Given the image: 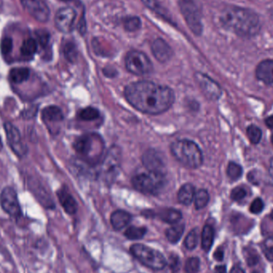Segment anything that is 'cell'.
I'll return each mask as SVG.
<instances>
[{
    "label": "cell",
    "mask_w": 273,
    "mask_h": 273,
    "mask_svg": "<svg viewBox=\"0 0 273 273\" xmlns=\"http://www.w3.org/2000/svg\"><path fill=\"white\" fill-rule=\"evenodd\" d=\"M125 99L132 107L146 115H156L168 111L175 100L171 88L150 81H135L125 86Z\"/></svg>",
    "instance_id": "obj_1"
},
{
    "label": "cell",
    "mask_w": 273,
    "mask_h": 273,
    "mask_svg": "<svg viewBox=\"0 0 273 273\" xmlns=\"http://www.w3.org/2000/svg\"><path fill=\"white\" fill-rule=\"evenodd\" d=\"M224 27L243 37H251L258 33L261 28L259 17L248 9L230 6L221 16Z\"/></svg>",
    "instance_id": "obj_2"
},
{
    "label": "cell",
    "mask_w": 273,
    "mask_h": 273,
    "mask_svg": "<svg viewBox=\"0 0 273 273\" xmlns=\"http://www.w3.org/2000/svg\"><path fill=\"white\" fill-rule=\"evenodd\" d=\"M74 148L82 161L92 165H98L103 158L105 144L100 135L89 133L76 138Z\"/></svg>",
    "instance_id": "obj_3"
},
{
    "label": "cell",
    "mask_w": 273,
    "mask_h": 273,
    "mask_svg": "<svg viewBox=\"0 0 273 273\" xmlns=\"http://www.w3.org/2000/svg\"><path fill=\"white\" fill-rule=\"evenodd\" d=\"M170 150L174 158L185 167L196 169L202 165V151L193 141L188 139L176 141L170 146Z\"/></svg>",
    "instance_id": "obj_4"
},
{
    "label": "cell",
    "mask_w": 273,
    "mask_h": 273,
    "mask_svg": "<svg viewBox=\"0 0 273 273\" xmlns=\"http://www.w3.org/2000/svg\"><path fill=\"white\" fill-rule=\"evenodd\" d=\"M129 251L137 260L149 269L162 270L166 266L167 261L162 253L145 244H133Z\"/></svg>",
    "instance_id": "obj_5"
},
{
    "label": "cell",
    "mask_w": 273,
    "mask_h": 273,
    "mask_svg": "<svg viewBox=\"0 0 273 273\" xmlns=\"http://www.w3.org/2000/svg\"><path fill=\"white\" fill-rule=\"evenodd\" d=\"M132 185L135 190L148 195H156L165 186V175L147 171L139 173L132 178Z\"/></svg>",
    "instance_id": "obj_6"
},
{
    "label": "cell",
    "mask_w": 273,
    "mask_h": 273,
    "mask_svg": "<svg viewBox=\"0 0 273 273\" xmlns=\"http://www.w3.org/2000/svg\"><path fill=\"white\" fill-rule=\"evenodd\" d=\"M121 152L117 146H112L105 154L99 167V175L107 183L111 184L115 181L118 174L121 165Z\"/></svg>",
    "instance_id": "obj_7"
},
{
    "label": "cell",
    "mask_w": 273,
    "mask_h": 273,
    "mask_svg": "<svg viewBox=\"0 0 273 273\" xmlns=\"http://www.w3.org/2000/svg\"><path fill=\"white\" fill-rule=\"evenodd\" d=\"M179 7L188 27L196 36L202 32L201 12L197 0H180Z\"/></svg>",
    "instance_id": "obj_8"
},
{
    "label": "cell",
    "mask_w": 273,
    "mask_h": 273,
    "mask_svg": "<svg viewBox=\"0 0 273 273\" xmlns=\"http://www.w3.org/2000/svg\"><path fill=\"white\" fill-rule=\"evenodd\" d=\"M125 68L133 75H148L153 71L152 62L145 53L139 50H131L125 58Z\"/></svg>",
    "instance_id": "obj_9"
},
{
    "label": "cell",
    "mask_w": 273,
    "mask_h": 273,
    "mask_svg": "<svg viewBox=\"0 0 273 273\" xmlns=\"http://www.w3.org/2000/svg\"><path fill=\"white\" fill-rule=\"evenodd\" d=\"M0 204L2 209L10 217L19 219L21 217V207L19 204L18 195L15 189L10 186L5 187L0 195Z\"/></svg>",
    "instance_id": "obj_10"
},
{
    "label": "cell",
    "mask_w": 273,
    "mask_h": 273,
    "mask_svg": "<svg viewBox=\"0 0 273 273\" xmlns=\"http://www.w3.org/2000/svg\"><path fill=\"white\" fill-rule=\"evenodd\" d=\"M23 7L34 19L45 23L48 21L50 9L46 0H20Z\"/></svg>",
    "instance_id": "obj_11"
},
{
    "label": "cell",
    "mask_w": 273,
    "mask_h": 273,
    "mask_svg": "<svg viewBox=\"0 0 273 273\" xmlns=\"http://www.w3.org/2000/svg\"><path fill=\"white\" fill-rule=\"evenodd\" d=\"M6 139L11 150L19 157L26 156L28 151L27 146L23 143L19 129L11 122H6L3 125Z\"/></svg>",
    "instance_id": "obj_12"
},
{
    "label": "cell",
    "mask_w": 273,
    "mask_h": 273,
    "mask_svg": "<svg viewBox=\"0 0 273 273\" xmlns=\"http://www.w3.org/2000/svg\"><path fill=\"white\" fill-rule=\"evenodd\" d=\"M142 161L147 171L161 173L165 175V163L164 156L156 150H146L142 155Z\"/></svg>",
    "instance_id": "obj_13"
},
{
    "label": "cell",
    "mask_w": 273,
    "mask_h": 273,
    "mask_svg": "<svg viewBox=\"0 0 273 273\" xmlns=\"http://www.w3.org/2000/svg\"><path fill=\"white\" fill-rule=\"evenodd\" d=\"M76 16V11L72 7L67 6L61 8L57 11L54 18L57 29L63 33H69L73 29Z\"/></svg>",
    "instance_id": "obj_14"
},
{
    "label": "cell",
    "mask_w": 273,
    "mask_h": 273,
    "mask_svg": "<svg viewBox=\"0 0 273 273\" xmlns=\"http://www.w3.org/2000/svg\"><path fill=\"white\" fill-rule=\"evenodd\" d=\"M195 78L200 89L207 98L211 100H217L221 97V87L216 81L202 73H196Z\"/></svg>",
    "instance_id": "obj_15"
},
{
    "label": "cell",
    "mask_w": 273,
    "mask_h": 273,
    "mask_svg": "<svg viewBox=\"0 0 273 273\" xmlns=\"http://www.w3.org/2000/svg\"><path fill=\"white\" fill-rule=\"evenodd\" d=\"M153 54L160 63H166L173 56V50L165 40L156 39L151 46Z\"/></svg>",
    "instance_id": "obj_16"
},
{
    "label": "cell",
    "mask_w": 273,
    "mask_h": 273,
    "mask_svg": "<svg viewBox=\"0 0 273 273\" xmlns=\"http://www.w3.org/2000/svg\"><path fill=\"white\" fill-rule=\"evenodd\" d=\"M256 76L264 83L273 84V60L262 61L256 69Z\"/></svg>",
    "instance_id": "obj_17"
},
{
    "label": "cell",
    "mask_w": 273,
    "mask_h": 273,
    "mask_svg": "<svg viewBox=\"0 0 273 273\" xmlns=\"http://www.w3.org/2000/svg\"><path fill=\"white\" fill-rule=\"evenodd\" d=\"M59 202L66 213L70 215L76 213L78 210V204L74 196L68 192L67 189H61L57 193Z\"/></svg>",
    "instance_id": "obj_18"
},
{
    "label": "cell",
    "mask_w": 273,
    "mask_h": 273,
    "mask_svg": "<svg viewBox=\"0 0 273 273\" xmlns=\"http://www.w3.org/2000/svg\"><path fill=\"white\" fill-rule=\"evenodd\" d=\"M42 118L46 123H59L64 119L63 111L56 106H49L42 111Z\"/></svg>",
    "instance_id": "obj_19"
},
{
    "label": "cell",
    "mask_w": 273,
    "mask_h": 273,
    "mask_svg": "<svg viewBox=\"0 0 273 273\" xmlns=\"http://www.w3.org/2000/svg\"><path fill=\"white\" fill-rule=\"evenodd\" d=\"M131 221V215L124 210H116L111 214V223L115 230H121Z\"/></svg>",
    "instance_id": "obj_20"
},
{
    "label": "cell",
    "mask_w": 273,
    "mask_h": 273,
    "mask_svg": "<svg viewBox=\"0 0 273 273\" xmlns=\"http://www.w3.org/2000/svg\"><path fill=\"white\" fill-rule=\"evenodd\" d=\"M195 189L192 184L186 183L180 188L177 194V200L184 205H190L194 201Z\"/></svg>",
    "instance_id": "obj_21"
},
{
    "label": "cell",
    "mask_w": 273,
    "mask_h": 273,
    "mask_svg": "<svg viewBox=\"0 0 273 273\" xmlns=\"http://www.w3.org/2000/svg\"><path fill=\"white\" fill-rule=\"evenodd\" d=\"M157 217L159 219L164 221L167 224L174 225L179 222L182 218V214L179 210L174 209H161L158 213Z\"/></svg>",
    "instance_id": "obj_22"
},
{
    "label": "cell",
    "mask_w": 273,
    "mask_h": 273,
    "mask_svg": "<svg viewBox=\"0 0 273 273\" xmlns=\"http://www.w3.org/2000/svg\"><path fill=\"white\" fill-rule=\"evenodd\" d=\"M214 240V230L213 226L205 225L201 232V247L204 252H209Z\"/></svg>",
    "instance_id": "obj_23"
},
{
    "label": "cell",
    "mask_w": 273,
    "mask_h": 273,
    "mask_svg": "<svg viewBox=\"0 0 273 273\" xmlns=\"http://www.w3.org/2000/svg\"><path fill=\"white\" fill-rule=\"evenodd\" d=\"M185 231V225L182 223L174 224L172 227L169 228L165 232L167 240L172 244H177L182 238Z\"/></svg>",
    "instance_id": "obj_24"
},
{
    "label": "cell",
    "mask_w": 273,
    "mask_h": 273,
    "mask_svg": "<svg viewBox=\"0 0 273 273\" xmlns=\"http://www.w3.org/2000/svg\"><path fill=\"white\" fill-rule=\"evenodd\" d=\"M30 77V70L26 67L13 68L9 73V79L14 83H22Z\"/></svg>",
    "instance_id": "obj_25"
},
{
    "label": "cell",
    "mask_w": 273,
    "mask_h": 273,
    "mask_svg": "<svg viewBox=\"0 0 273 273\" xmlns=\"http://www.w3.org/2000/svg\"><path fill=\"white\" fill-rule=\"evenodd\" d=\"M38 43L37 41L34 39H27L23 41V44H22L21 54L23 56L25 57H32L34 54L37 52Z\"/></svg>",
    "instance_id": "obj_26"
},
{
    "label": "cell",
    "mask_w": 273,
    "mask_h": 273,
    "mask_svg": "<svg viewBox=\"0 0 273 273\" xmlns=\"http://www.w3.org/2000/svg\"><path fill=\"white\" fill-rule=\"evenodd\" d=\"M100 117V113L94 107L82 109L78 114V117L81 121H90L96 120Z\"/></svg>",
    "instance_id": "obj_27"
},
{
    "label": "cell",
    "mask_w": 273,
    "mask_h": 273,
    "mask_svg": "<svg viewBox=\"0 0 273 273\" xmlns=\"http://www.w3.org/2000/svg\"><path fill=\"white\" fill-rule=\"evenodd\" d=\"M147 233L146 227H137V226H130L125 230V236L129 240H137L144 237Z\"/></svg>",
    "instance_id": "obj_28"
},
{
    "label": "cell",
    "mask_w": 273,
    "mask_h": 273,
    "mask_svg": "<svg viewBox=\"0 0 273 273\" xmlns=\"http://www.w3.org/2000/svg\"><path fill=\"white\" fill-rule=\"evenodd\" d=\"M194 204L196 209H204L209 201V194L205 190H200L195 193Z\"/></svg>",
    "instance_id": "obj_29"
},
{
    "label": "cell",
    "mask_w": 273,
    "mask_h": 273,
    "mask_svg": "<svg viewBox=\"0 0 273 273\" xmlns=\"http://www.w3.org/2000/svg\"><path fill=\"white\" fill-rule=\"evenodd\" d=\"M199 240V231L197 229H194L188 234L186 236L184 244L189 250H194V248L197 246Z\"/></svg>",
    "instance_id": "obj_30"
},
{
    "label": "cell",
    "mask_w": 273,
    "mask_h": 273,
    "mask_svg": "<svg viewBox=\"0 0 273 273\" xmlns=\"http://www.w3.org/2000/svg\"><path fill=\"white\" fill-rule=\"evenodd\" d=\"M243 173V169L240 165L235 162H230L228 165L227 175L232 181L239 179Z\"/></svg>",
    "instance_id": "obj_31"
},
{
    "label": "cell",
    "mask_w": 273,
    "mask_h": 273,
    "mask_svg": "<svg viewBox=\"0 0 273 273\" xmlns=\"http://www.w3.org/2000/svg\"><path fill=\"white\" fill-rule=\"evenodd\" d=\"M247 134H248V139L250 140L252 144L254 145L258 144L262 138V132L261 129L255 125H249L247 128Z\"/></svg>",
    "instance_id": "obj_32"
},
{
    "label": "cell",
    "mask_w": 273,
    "mask_h": 273,
    "mask_svg": "<svg viewBox=\"0 0 273 273\" xmlns=\"http://www.w3.org/2000/svg\"><path fill=\"white\" fill-rule=\"evenodd\" d=\"M200 269V260L197 257H190L186 261L184 271L185 273H198Z\"/></svg>",
    "instance_id": "obj_33"
},
{
    "label": "cell",
    "mask_w": 273,
    "mask_h": 273,
    "mask_svg": "<svg viewBox=\"0 0 273 273\" xmlns=\"http://www.w3.org/2000/svg\"><path fill=\"white\" fill-rule=\"evenodd\" d=\"M124 27L126 31L136 32L141 27V20L138 17H129L124 21Z\"/></svg>",
    "instance_id": "obj_34"
},
{
    "label": "cell",
    "mask_w": 273,
    "mask_h": 273,
    "mask_svg": "<svg viewBox=\"0 0 273 273\" xmlns=\"http://www.w3.org/2000/svg\"><path fill=\"white\" fill-rule=\"evenodd\" d=\"M65 57L70 62H74L77 58V49L73 42H67L63 49Z\"/></svg>",
    "instance_id": "obj_35"
},
{
    "label": "cell",
    "mask_w": 273,
    "mask_h": 273,
    "mask_svg": "<svg viewBox=\"0 0 273 273\" xmlns=\"http://www.w3.org/2000/svg\"><path fill=\"white\" fill-rule=\"evenodd\" d=\"M263 252L269 261H273V236L269 237L264 241Z\"/></svg>",
    "instance_id": "obj_36"
},
{
    "label": "cell",
    "mask_w": 273,
    "mask_h": 273,
    "mask_svg": "<svg viewBox=\"0 0 273 273\" xmlns=\"http://www.w3.org/2000/svg\"><path fill=\"white\" fill-rule=\"evenodd\" d=\"M1 52L3 55H8L13 49V41L11 38L5 37L2 39L0 44Z\"/></svg>",
    "instance_id": "obj_37"
},
{
    "label": "cell",
    "mask_w": 273,
    "mask_h": 273,
    "mask_svg": "<svg viewBox=\"0 0 273 273\" xmlns=\"http://www.w3.org/2000/svg\"><path fill=\"white\" fill-rule=\"evenodd\" d=\"M247 192L245 189L243 187H236L234 190H232L231 199L235 201H240V200H243V199L246 196Z\"/></svg>",
    "instance_id": "obj_38"
},
{
    "label": "cell",
    "mask_w": 273,
    "mask_h": 273,
    "mask_svg": "<svg viewBox=\"0 0 273 273\" xmlns=\"http://www.w3.org/2000/svg\"><path fill=\"white\" fill-rule=\"evenodd\" d=\"M264 207H265V204H264L263 200L261 198H256L251 204L250 212L254 214H258L262 212Z\"/></svg>",
    "instance_id": "obj_39"
},
{
    "label": "cell",
    "mask_w": 273,
    "mask_h": 273,
    "mask_svg": "<svg viewBox=\"0 0 273 273\" xmlns=\"http://www.w3.org/2000/svg\"><path fill=\"white\" fill-rule=\"evenodd\" d=\"M169 266L173 273H177L180 269V259L177 254H172L169 258Z\"/></svg>",
    "instance_id": "obj_40"
},
{
    "label": "cell",
    "mask_w": 273,
    "mask_h": 273,
    "mask_svg": "<svg viewBox=\"0 0 273 273\" xmlns=\"http://www.w3.org/2000/svg\"><path fill=\"white\" fill-rule=\"evenodd\" d=\"M245 257H246L247 264L249 266H254L258 263L259 256L254 251H248V254L245 255Z\"/></svg>",
    "instance_id": "obj_41"
},
{
    "label": "cell",
    "mask_w": 273,
    "mask_h": 273,
    "mask_svg": "<svg viewBox=\"0 0 273 273\" xmlns=\"http://www.w3.org/2000/svg\"><path fill=\"white\" fill-rule=\"evenodd\" d=\"M38 38H39V42L42 46H46L49 42V35L46 32H39L37 33Z\"/></svg>",
    "instance_id": "obj_42"
},
{
    "label": "cell",
    "mask_w": 273,
    "mask_h": 273,
    "mask_svg": "<svg viewBox=\"0 0 273 273\" xmlns=\"http://www.w3.org/2000/svg\"><path fill=\"white\" fill-rule=\"evenodd\" d=\"M142 2H144L149 8L155 10V11H158L159 6L156 3V0H142Z\"/></svg>",
    "instance_id": "obj_43"
},
{
    "label": "cell",
    "mask_w": 273,
    "mask_h": 273,
    "mask_svg": "<svg viewBox=\"0 0 273 273\" xmlns=\"http://www.w3.org/2000/svg\"><path fill=\"white\" fill-rule=\"evenodd\" d=\"M215 260L217 261H222L224 259V250L221 248H217V250L215 251L214 255H213Z\"/></svg>",
    "instance_id": "obj_44"
},
{
    "label": "cell",
    "mask_w": 273,
    "mask_h": 273,
    "mask_svg": "<svg viewBox=\"0 0 273 273\" xmlns=\"http://www.w3.org/2000/svg\"><path fill=\"white\" fill-rule=\"evenodd\" d=\"M214 273H227L226 267L225 265H219L215 268Z\"/></svg>",
    "instance_id": "obj_45"
},
{
    "label": "cell",
    "mask_w": 273,
    "mask_h": 273,
    "mask_svg": "<svg viewBox=\"0 0 273 273\" xmlns=\"http://www.w3.org/2000/svg\"><path fill=\"white\" fill-rule=\"evenodd\" d=\"M265 124L267 125L269 129H273V115L269 116L265 120Z\"/></svg>",
    "instance_id": "obj_46"
},
{
    "label": "cell",
    "mask_w": 273,
    "mask_h": 273,
    "mask_svg": "<svg viewBox=\"0 0 273 273\" xmlns=\"http://www.w3.org/2000/svg\"><path fill=\"white\" fill-rule=\"evenodd\" d=\"M230 273H244L243 269H240V268L237 267V266H235V267L233 268L230 271Z\"/></svg>",
    "instance_id": "obj_47"
},
{
    "label": "cell",
    "mask_w": 273,
    "mask_h": 273,
    "mask_svg": "<svg viewBox=\"0 0 273 273\" xmlns=\"http://www.w3.org/2000/svg\"><path fill=\"white\" fill-rule=\"evenodd\" d=\"M269 173H270V175H271L272 177L273 178V157L271 159V161H270V165H269Z\"/></svg>",
    "instance_id": "obj_48"
},
{
    "label": "cell",
    "mask_w": 273,
    "mask_h": 273,
    "mask_svg": "<svg viewBox=\"0 0 273 273\" xmlns=\"http://www.w3.org/2000/svg\"><path fill=\"white\" fill-rule=\"evenodd\" d=\"M2 138H1V137H0V150H2Z\"/></svg>",
    "instance_id": "obj_49"
},
{
    "label": "cell",
    "mask_w": 273,
    "mask_h": 273,
    "mask_svg": "<svg viewBox=\"0 0 273 273\" xmlns=\"http://www.w3.org/2000/svg\"><path fill=\"white\" fill-rule=\"evenodd\" d=\"M269 217H270V218H271V219L273 220V210L272 211L271 213H270V216H269Z\"/></svg>",
    "instance_id": "obj_50"
},
{
    "label": "cell",
    "mask_w": 273,
    "mask_h": 273,
    "mask_svg": "<svg viewBox=\"0 0 273 273\" xmlns=\"http://www.w3.org/2000/svg\"><path fill=\"white\" fill-rule=\"evenodd\" d=\"M271 142H272V143H273V135H272V137H271Z\"/></svg>",
    "instance_id": "obj_51"
},
{
    "label": "cell",
    "mask_w": 273,
    "mask_h": 273,
    "mask_svg": "<svg viewBox=\"0 0 273 273\" xmlns=\"http://www.w3.org/2000/svg\"><path fill=\"white\" fill-rule=\"evenodd\" d=\"M64 1H71V0H64Z\"/></svg>",
    "instance_id": "obj_52"
},
{
    "label": "cell",
    "mask_w": 273,
    "mask_h": 273,
    "mask_svg": "<svg viewBox=\"0 0 273 273\" xmlns=\"http://www.w3.org/2000/svg\"><path fill=\"white\" fill-rule=\"evenodd\" d=\"M257 273V272H255V273Z\"/></svg>",
    "instance_id": "obj_53"
}]
</instances>
